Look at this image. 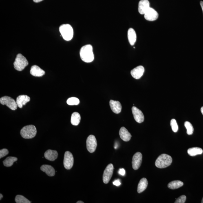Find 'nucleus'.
I'll return each instance as SVG.
<instances>
[{
    "instance_id": "nucleus-1",
    "label": "nucleus",
    "mask_w": 203,
    "mask_h": 203,
    "mask_svg": "<svg viewBox=\"0 0 203 203\" xmlns=\"http://www.w3.org/2000/svg\"><path fill=\"white\" fill-rule=\"evenodd\" d=\"M80 56L83 61L89 63L94 60L93 46L90 45H87L81 47L80 51Z\"/></svg>"
},
{
    "instance_id": "nucleus-2",
    "label": "nucleus",
    "mask_w": 203,
    "mask_h": 203,
    "mask_svg": "<svg viewBox=\"0 0 203 203\" xmlns=\"http://www.w3.org/2000/svg\"><path fill=\"white\" fill-rule=\"evenodd\" d=\"M172 162V159L171 156L166 154H162L157 158L155 165L157 167L162 169L171 165Z\"/></svg>"
},
{
    "instance_id": "nucleus-3",
    "label": "nucleus",
    "mask_w": 203,
    "mask_h": 203,
    "mask_svg": "<svg viewBox=\"0 0 203 203\" xmlns=\"http://www.w3.org/2000/svg\"><path fill=\"white\" fill-rule=\"evenodd\" d=\"M59 30L64 40L66 41H70L72 39L74 36V30L70 25H61L60 27Z\"/></svg>"
},
{
    "instance_id": "nucleus-4",
    "label": "nucleus",
    "mask_w": 203,
    "mask_h": 203,
    "mask_svg": "<svg viewBox=\"0 0 203 203\" xmlns=\"http://www.w3.org/2000/svg\"><path fill=\"white\" fill-rule=\"evenodd\" d=\"M36 128L33 125L25 126L22 128L21 131L22 137L25 139L33 138L36 136Z\"/></svg>"
},
{
    "instance_id": "nucleus-5",
    "label": "nucleus",
    "mask_w": 203,
    "mask_h": 203,
    "mask_svg": "<svg viewBox=\"0 0 203 203\" xmlns=\"http://www.w3.org/2000/svg\"><path fill=\"white\" fill-rule=\"evenodd\" d=\"M28 65V62L26 58L22 55L19 54L17 55L14 63V68L19 71L23 70Z\"/></svg>"
},
{
    "instance_id": "nucleus-6",
    "label": "nucleus",
    "mask_w": 203,
    "mask_h": 203,
    "mask_svg": "<svg viewBox=\"0 0 203 203\" xmlns=\"http://www.w3.org/2000/svg\"><path fill=\"white\" fill-rule=\"evenodd\" d=\"M0 103L2 105H6L12 110H15L17 109L18 106L16 102L10 97H2L0 99Z\"/></svg>"
},
{
    "instance_id": "nucleus-7",
    "label": "nucleus",
    "mask_w": 203,
    "mask_h": 203,
    "mask_svg": "<svg viewBox=\"0 0 203 203\" xmlns=\"http://www.w3.org/2000/svg\"><path fill=\"white\" fill-rule=\"evenodd\" d=\"M87 148L89 152L92 153L95 151L97 142L94 135H91L88 137L86 141Z\"/></svg>"
},
{
    "instance_id": "nucleus-8",
    "label": "nucleus",
    "mask_w": 203,
    "mask_h": 203,
    "mask_svg": "<svg viewBox=\"0 0 203 203\" xmlns=\"http://www.w3.org/2000/svg\"><path fill=\"white\" fill-rule=\"evenodd\" d=\"M74 163V158L72 153L66 151L64 156V166L65 169L70 170L73 167Z\"/></svg>"
},
{
    "instance_id": "nucleus-9",
    "label": "nucleus",
    "mask_w": 203,
    "mask_h": 203,
    "mask_svg": "<svg viewBox=\"0 0 203 203\" xmlns=\"http://www.w3.org/2000/svg\"><path fill=\"white\" fill-rule=\"evenodd\" d=\"M114 169V166L112 164H109L106 168L103 175V181L104 184H108L112 176Z\"/></svg>"
},
{
    "instance_id": "nucleus-10",
    "label": "nucleus",
    "mask_w": 203,
    "mask_h": 203,
    "mask_svg": "<svg viewBox=\"0 0 203 203\" xmlns=\"http://www.w3.org/2000/svg\"><path fill=\"white\" fill-rule=\"evenodd\" d=\"M158 14L157 11L152 8H150L144 14V17L146 20L149 21H156L158 17Z\"/></svg>"
},
{
    "instance_id": "nucleus-11",
    "label": "nucleus",
    "mask_w": 203,
    "mask_h": 203,
    "mask_svg": "<svg viewBox=\"0 0 203 203\" xmlns=\"http://www.w3.org/2000/svg\"><path fill=\"white\" fill-rule=\"evenodd\" d=\"M132 111L133 118L138 123H140L144 122V116L141 111L134 106L132 108Z\"/></svg>"
},
{
    "instance_id": "nucleus-12",
    "label": "nucleus",
    "mask_w": 203,
    "mask_h": 203,
    "mask_svg": "<svg viewBox=\"0 0 203 203\" xmlns=\"http://www.w3.org/2000/svg\"><path fill=\"white\" fill-rule=\"evenodd\" d=\"M142 160V155L140 152H137L133 155L132 160L133 169L138 170L141 165Z\"/></svg>"
},
{
    "instance_id": "nucleus-13",
    "label": "nucleus",
    "mask_w": 203,
    "mask_h": 203,
    "mask_svg": "<svg viewBox=\"0 0 203 203\" xmlns=\"http://www.w3.org/2000/svg\"><path fill=\"white\" fill-rule=\"evenodd\" d=\"M144 72V67L142 65H139L132 70L131 74L133 78L138 80L142 77Z\"/></svg>"
},
{
    "instance_id": "nucleus-14",
    "label": "nucleus",
    "mask_w": 203,
    "mask_h": 203,
    "mask_svg": "<svg viewBox=\"0 0 203 203\" xmlns=\"http://www.w3.org/2000/svg\"><path fill=\"white\" fill-rule=\"evenodd\" d=\"M150 8V3L148 0H141L139 2L138 11L141 14L144 15Z\"/></svg>"
},
{
    "instance_id": "nucleus-15",
    "label": "nucleus",
    "mask_w": 203,
    "mask_h": 203,
    "mask_svg": "<svg viewBox=\"0 0 203 203\" xmlns=\"http://www.w3.org/2000/svg\"><path fill=\"white\" fill-rule=\"evenodd\" d=\"M109 105L111 110L116 114H118L121 111L122 107L119 102L111 100L109 101Z\"/></svg>"
},
{
    "instance_id": "nucleus-16",
    "label": "nucleus",
    "mask_w": 203,
    "mask_h": 203,
    "mask_svg": "<svg viewBox=\"0 0 203 203\" xmlns=\"http://www.w3.org/2000/svg\"><path fill=\"white\" fill-rule=\"evenodd\" d=\"M30 97L25 95H22L18 96L16 99V102L18 107L21 109L23 105H25L26 104L30 102Z\"/></svg>"
},
{
    "instance_id": "nucleus-17",
    "label": "nucleus",
    "mask_w": 203,
    "mask_h": 203,
    "mask_svg": "<svg viewBox=\"0 0 203 203\" xmlns=\"http://www.w3.org/2000/svg\"><path fill=\"white\" fill-rule=\"evenodd\" d=\"M30 74L34 76L41 77L45 74V72L38 66L34 65L31 67Z\"/></svg>"
},
{
    "instance_id": "nucleus-18",
    "label": "nucleus",
    "mask_w": 203,
    "mask_h": 203,
    "mask_svg": "<svg viewBox=\"0 0 203 203\" xmlns=\"http://www.w3.org/2000/svg\"><path fill=\"white\" fill-rule=\"evenodd\" d=\"M119 135L121 138L125 142H128L131 138V135L125 128L122 127L119 131Z\"/></svg>"
},
{
    "instance_id": "nucleus-19",
    "label": "nucleus",
    "mask_w": 203,
    "mask_h": 203,
    "mask_svg": "<svg viewBox=\"0 0 203 203\" xmlns=\"http://www.w3.org/2000/svg\"><path fill=\"white\" fill-rule=\"evenodd\" d=\"M128 40L130 44L133 46L136 42L137 35L135 31L132 28H129L128 31Z\"/></svg>"
},
{
    "instance_id": "nucleus-20",
    "label": "nucleus",
    "mask_w": 203,
    "mask_h": 203,
    "mask_svg": "<svg viewBox=\"0 0 203 203\" xmlns=\"http://www.w3.org/2000/svg\"><path fill=\"white\" fill-rule=\"evenodd\" d=\"M58 153L56 151L48 150L45 153V157L47 160L54 161L57 159Z\"/></svg>"
},
{
    "instance_id": "nucleus-21",
    "label": "nucleus",
    "mask_w": 203,
    "mask_h": 203,
    "mask_svg": "<svg viewBox=\"0 0 203 203\" xmlns=\"http://www.w3.org/2000/svg\"><path fill=\"white\" fill-rule=\"evenodd\" d=\"M40 169L49 176H53L55 175V170L50 165H43L40 167Z\"/></svg>"
},
{
    "instance_id": "nucleus-22",
    "label": "nucleus",
    "mask_w": 203,
    "mask_h": 203,
    "mask_svg": "<svg viewBox=\"0 0 203 203\" xmlns=\"http://www.w3.org/2000/svg\"><path fill=\"white\" fill-rule=\"evenodd\" d=\"M148 185V181L146 178H143L140 181L138 186V192L140 193L143 192L147 188Z\"/></svg>"
},
{
    "instance_id": "nucleus-23",
    "label": "nucleus",
    "mask_w": 203,
    "mask_h": 203,
    "mask_svg": "<svg viewBox=\"0 0 203 203\" xmlns=\"http://www.w3.org/2000/svg\"><path fill=\"white\" fill-rule=\"evenodd\" d=\"M203 152V150L201 148L198 147L190 148L187 151L188 154L192 157L202 154Z\"/></svg>"
},
{
    "instance_id": "nucleus-24",
    "label": "nucleus",
    "mask_w": 203,
    "mask_h": 203,
    "mask_svg": "<svg viewBox=\"0 0 203 203\" xmlns=\"http://www.w3.org/2000/svg\"><path fill=\"white\" fill-rule=\"evenodd\" d=\"M80 121V116L79 113L74 112L71 116V123L74 126H77L79 124Z\"/></svg>"
},
{
    "instance_id": "nucleus-25",
    "label": "nucleus",
    "mask_w": 203,
    "mask_h": 203,
    "mask_svg": "<svg viewBox=\"0 0 203 203\" xmlns=\"http://www.w3.org/2000/svg\"><path fill=\"white\" fill-rule=\"evenodd\" d=\"M183 182L180 181H174L168 184V188L171 189H176L183 186Z\"/></svg>"
},
{
    "instance_id": "nucleus-26",
    "label": "nucleus",
    "mask_w": 203,
    "mask_h": 203,
    "mask_svg": "<svg viewBox=\"0 0 203 203\" xmlns=\"http://www.w3.org/2000/svg\"><path fill=\"white\" fill-rule=\"evenodd\" d=\"M17 160V158L16 157H9L3 161V163L6 167H9L12 166L14 162Z\"/></svg>"
},
{
    "instance_id": "nucleus-27",
    "label": "nucleus",
    "mask_w": 203,
    "mask_h": 203,
    "mask_svg": "<svg viewBox=\"0 0 203 203\" xmlns=\"http://www.w3.org/2000/svg\"><path fill=\"white\" fill-rule=\"evenodd\" d=\"M15 201L17 203H30L31 202L23 196L18 195L16 196Z\"/></svg>"
},
{
    "instance_id": "nucleus-28",
    "label": "nucleus",
    "mask_w": 203,
    "mask_h": 203,
    "mask_svg": "<svg viewBox=\"0 0 203 203\" xmlns=\"http://www.w3.org/2000/svg\"><path fill=\"white\" fill-rule=\"evenodd\" d=\"M80 101L78 98L75 97H72L68 99L67 101V103L69 105H77L80 104Z\"/></svg>"
},
{
    "instance_id": "nucleus-29",
    "label": "nucleus",
    "mask_w": 203,
    "mask_h": 203,
    "mask_svg": "<svg viewBox=\"0 0 203 203\" xmlns=\"http://www.w3.org/2000/svg\"><path fill=\"white\" fill-rule=\"evenodd\" d=\"M184 126L186 130H187L186 133H187V134L189 135L192 134L194 131V128L191 123L189 122L186 121L185 122Z\"/></svg>"
},
{
    "instance_id": "nucleus-30",
    "label": "nucleus",
    "mask_w": 203,
    "mask_h": 203,
    "mask_svg": "<svg viewBox=\"0 0 203 203\" xmlns=\"http://www.w3.org/2000/svg\"><path fill=\"white\" fill-rule=\"evenodd\" d=\"M171 125L172 130L174 133H176L178 131V127L176 120L175 119H172L171 120Z\"/></svg>"
},
{
    "instance_id": "nucleus-31",
    "label": "nucleus",
    "mask_w": 203,
    "mask_h": 203,
    "mask_svg": "<svg viewBox=\"0 0 203 203\" xmlns=\"http://www.w3.org/2000/svg\"><path fill=\"white\" fill-rule=\"evenodd\" d=\"M186 200V197L185 195H182L179 197L178 199H176L175 203H184L185 202Z\"/></svg>"
},
{
    "instance_id": "nucleus-32",
    "label": "nucleus",
    "mask_w": 203,
    "mask_h": 203,
    "mask_svg": "<svg viewBox=\"0 0 203 203\" xmlns=\"http://www.w3.org/2000/svg\"><path fill=\"white\" fill-rule=\"evenodd\" d=\"M9 152L8 149H3L1 150L0 151V158H2L3 157L6 156L8 154Z\"/></svg>"
},
{
    "instance_id": "nucleus-33",
    "label": "nucleus",
    "mask_w": 203,
    "mask_h": 203,
    "mask_svg": "<svg viewBox=\"0 0 203 203\" xmlns=\"http://www.w3.org/2000/svg\"><path fill=\"white\" fill-rule=\"evenodd\" d=\"M125 170L124 169H120L119 170L118 172V173L119 174H120L121 175L124 176L125 174Z\"/></svg>"
},
{
    "instance_id": "nucleus-34",
    "label": "nucleus",
    "mask_w": 203,
    "mask_h": 203,
    "mask_svg": "<svg viewBox=\"0 0 203 203\" xmlns=\"http://www.w3.org/2000/svg\"><path fill=\"white\" fill-rule=\"evenodd\" d=\"M113 184L116 186H119L120 185L121 182L119 180H115L113 182Z\"/></svg>"
},
{
    "instance_id": "nucleus-35",
    "label": "nucleus",
    "mask_w": 203,
    "mask_h": 203,
    "mask_svg": "<svg viewBox=\"0 0 203 203\" xmlns=\"http://www.w3.org/2000/svg\"><path fill=\"white\" fill-rule=\"evenodd\" d=\"M43 1V0H33L34 2L36 3H38L42 1Z\"/></svg>"
},
{
    "instance_id": "nucleus-36",
    "label": "nucleus",
    "mask_w": 203,
    "mask_h": 203,
    "mask_svg": "<svg viewBox=\"0 0 203 203\" xmlns=\"http://www.w3.org/2000/svg\"><path fill=\"white\" fill-rule=\"evenodd\" d=\"M200 5L201 7V8H202V10L203 11V1H201L200 2Z\"/></svg>"
},
{
    "instance_id": "nucleus-37",
    "label": "nucleus",
    "mask_w": 203,
    "mask_h": 203,
    "mask_svg": "<svg viewBox=\"0 0 203 203\" xmlns=\"http://www.w3.org/2000/svg\"><path fill=\"white\" fill-rule=\"evenodd\" d=\"M0 197H0V200H1L3 198V195L2 194H0Z\"/></svg>"
},
{
    "instance_id": "nucleus-38",
    "label": "nucleus",
    "mask_w": 203,
    "mask_h": 203,
    "mask_svg": "<svg viewBox=\"0 0 203 203\" xmlns=\"http://www.w3.org/2000/svg\"><path fill=\"white\" fill-rule=\"evenodd\" d=\"M201 112L203 115V107L201 108Z\"/></svg>"
},
{
    "instance_id": "nucleus-39",
    "label": "nucleus",
    "mask_w": 203,
    "mask_h": 203,
    "mask_svg": "<svg viewBox=\"0 0 203 203\" xmlns=\"http://www.w3.org/2000/svg\"><path fill=\"white\" fill-rule=\"evenodd\" d=\"M77 203H84V202L83 201H79L78 202H76Z\"/></svg>"
},
{
    "instance_id": "nucleus-40",
    "label": "nucleus",
    "mask_w": 203,
    "mask_h": 203,
    "mask_svg": "<svg viewBox=\"0 0 203 203\" xmlns=\"http://www.w3.org/2000/svg\"><path fill=\"white\" fill-rule=\"evenodd\" d=\"M115 145H116V146H114V148H115V149H117V148L118 147V144H116Z\"/></svg>"
},
{
    "instance_id": "nucleus-41",
    "label": "nucleus",
    "mask_w": 203,
    "mask_h": 203,
    "mask_svg": "<svg viewBox=\"0 0 203 203\" xmlns=\"http://www.w3.org/2000/svg\"><path fill=\"white\" fill-rule=\"evenodd\" d=\"M201 203H203V197L202 200V202H201Z\"/></svg>"
}]
</instances>
